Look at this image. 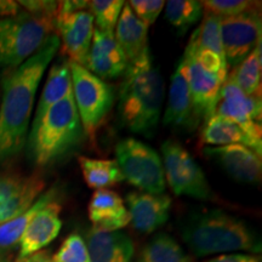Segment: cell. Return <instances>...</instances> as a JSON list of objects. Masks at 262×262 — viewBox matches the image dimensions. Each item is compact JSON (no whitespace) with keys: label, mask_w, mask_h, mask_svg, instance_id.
Segmentation results:
<instances>
[{"label":"cell","mask_w":262,"mask_h":262,"mask_svg":"<svg viewBox=\"0 0 262 262\" xmlns=\"http://www.w3.org/2000/svg\"><path fill=\"white\" fill-rule=\"evenodd\" d=\"M58 50L60 39L51 33L35 54L2 77L0 164L15 158L26 147L39 85Z\"/></svg>","instance_id":"1"},{"label":"cell","mask_w":262,"mask_h":262,"mask_svg":"<svg viewBox=\"0 0 262 262\" xmlns=\"http://www.w3.org/2000/svg\"><path fill=\"white\" fill-rule=\"evenodd\" d=\"M123 77L118 100L120 123L131 133L153 136L160 120L165 84L150 51L129 62Z\"/></svg>","instance_id":"2"},{"label":"cell","mask_w":262,"mask_h":262,"mask_svg":"<svg viewBox=\"0 0 262 262\" xmlns=\"http://www.w3.org/2000/svg\"><path fill=\"white\" fill-rule=\"evenodd\" d=\"M181 235L195 256L232 251H260V241L243 220L220 209L194 211L181 225Z\"/></svg>","instance_id":"3"},{"label":"cell","mask_w":262,"mask_h":262,"mask_svg":"<svg viewBox=\"0 0 262 262\" xmlns=\"http://www.w3.org/2000/svg\"><path fill=\"white\" fill-rule=\"evenodd\" d=\"M84 135L72 95L49 108L37 123L31 124L26 143L28 156L37 166H50L78 148Z\"/></svg>","instance_id":"4"},{"label":"cell","mask_w":262,"mask_h":262,"mask_svg":"<svg viewBox=\"0 0 262 262\" xmlns=\"http://www.w3.org/2000/svg\"><path fill=\"white\" fill-rule=\"evenodd\" d=\"M55 19L29 14L0 18V77L15 71L38 51L51 33Z\"/></svg>","instance_id":"5"},{"label":"cell","mask_w":262,"mask_h":262,"mask_svg":"<svg viewBox=\"0 0 262 262\" xmlns=\"http://www.w3.org/2000/svg\"><path fill=\"white\" fill-rule=\"evenodd\" d=\"M73 88V100L84 134L95 139L116 101V90L106 80L88 71L84 66L68 61Z\"/></svg>","instance_id":"6"},{"label":"cell","mask_w":262,"mask_h":262,"mask_svg":"<svg viewBox=\"0 0 262 262\" xmlns=\"http://www.w3.org/2000/svg\"><path fill=\"white\" fill-rule=\"evenodd\" d=\"M116 157L124 180L141 192L164 194L166 182L163 162L156 149L142 141L126 137L117 143Z\"/></svg>","instance_id":"7"},{"label":"cell","mask_w":262,"mask_h":262,"mask_svg":"<svg viewBox=\"0 0 262 262\" xmlns=\"http://www.w3.org/2000/svg\"><path fill=\"white\" fill-rule=\"evenodd\" d=\"M162 155L165 182L173 194L202 201L210 198L211 188L205 173L181 143L166 140L162 145Z\"/></svg>","instance_id":"8"},{"label":"cell","mask_w":262,"mask_h":262,"mask_svg":"<svg viewBox=\"0 0 262 262\" xmlns=\"http://www.w3.org/2000/svg\"><path fill=\"white\" fill-rule=\"evenodd\" d=\"M262 22L257 8L221 18V40L227 67H235L261 44Z\"/></svg>","instance_id":"9"},{"label":"cell","mask_w":262,"mask_h":262,"mask_svg":"<svg viewBox=\"0 0 262 262\" xmlns=\"http://www.w3.org/2000/svg\"><path fill=\"white\" fill-rule=\"evenodd\" d=\"M215 114L235 123L251 139L262 143L261 97L245 95L231 77L222 84Z\"/></svg>","instance_id":"10"},{"label":"cell","mask_w":262,"mask_h":262,"mask_svg":"<svg viewBox=\"0 0 262 262\" xmlns=\"http://www.w3.org/2000/svg\"><path fill=\"white\" fill-rule=\"evenodd\" d=\"M94 29V17L89 10L56 14L54 33L60 39V48L68 61L85 67Z\"/></svg>","instance_id":"11"},{"label":"cell","mask_w":262,"mask_h":262,"mask_svg":"<svg viewBox=\"0 0 262 262\" xmlns=\"http://www.w3.org/2000/svg\"><path fill=\"white\" fill-rule=\"evenodd\" d=\"M45 181L38 175H0V225L21 215L44 192Z\"/></svg>","instance_id":"12"},{"label":"cell","mask_w":262,"mask_h":262,"mask_svg":"<svg viewBox=\"0 0 262 262\" xmlns=\"http://www.w3.org/2000/svg\"><path fill=\"white\" fill-rule=\"evenodd\" d=\"M129 61L113 32L94 29L85 68L101 79H117L125 73Z\"/></svg>","instance_id":"13"},{"label":"cell","mask_w":262,"mask_h":262,"mask_svg":"<svg viewBox=\"0 0 262 262\" xmlns=\"http://www.w3.org/2000/svg\"><path fill=\"white\" fill-rule=\"evenodd\" d=\"M204 155L214 160L238 182H260L262 175L261 157L243 145H227L221 147H205Z\"/></svg>","instance_id":"14"},{"label":"cell","mask_w":262,"mask_h":262,"mask_svg":"<svg viewBox=\"0 0 262 262\" xmlns=\"http://www.w3.org/2000/svg\"><path fill=\"white\" fill-rule=\"evenodd\" d=\"M182 60L185 62L189 94H191L195 117L199 123L202 120L206 122L215 114L222 84L225 81L203 70L187 52L183 54Z\"/></svg>","instance_id":"15"},{"label":"cell","mask_w":262,"mask_h":262,"mask_svg":"<svg viewBox=\"0 0 262 262\" xmlns=\"http://www.w3.org/2000/svg\"><path fill=\"white\" fill-rule=\"evenodd\" d=\"M61 211L62 205L57 198L37 212L19 241L17 261L39 253L56 239L62 228Z\"/></svg>","instance_id":"16"},{"label":"cell","mask_w":262,"mask_h":262,"mask_svg":"<svg viewBox=\"0 0 262 262\" xmlns=\"http://www.w3.org/2000/svg\"><path fill=\"white\" fill-rule=\"evenodd\" d=\"M130 222L139 233L149 234L168 221L171 198L168 194L130 192L125 196Z\"/></svg>","instance_id":"17"},{"label":"cell","mask_w":262,"mask_h":262,"mask_svg":"<svg viewBox=\"0 0 262 262\" xmlns=\"http://www.w3.org/2000/svg\"><path fill=\"white\" fill-rule=\"evenodd\" d=\"M163 123L175 129L187 130L189 133L195 130L201 124L196 119L194 110H193L187 74H186L185 62L182 57L176 66V70L171 77L168 106L164 112Z\"/></svg>","instance_id":"18"},{"label":"cell","mask_w":262,"mask_h":262,"mask_svg":"<svg viewBox=\"0 0 262 262\" xmlns=\"http://www.w3.org/2000/svg\"><path fill=\"white\" fill-rule=\"evenodd\" d=\"M84 241L90 262H130L134 256V243L124 232L93 226Z\"/></svg>","instance_id":"19"},{"label":"cell","mask_w":262,"mask_h":262,"mask_svg":"<svg viewBox=\"0 0 262 262\" xmlns=\"http://www.w3.org/2000/svg\"><path fill=\"white\" fill-rule=\"evenodd\" d=\"M89 219L94 227L118 231L130 224V216L124 201L111 189H97L88 206Z\"/></svg>","instance_id":"20"},{"label":"cell","mask_w":262,"mask_h":262,"mask_svg":"<svg viewBox=\"0 0 262 262\" xmlns=\"http://www.w3.org/2000/svg\"><path fill=\"white\" fill-rule=\"evenodd\" d=\"M114 37L129 62L149 50L148 26L137 18L127 3L124 4L118 18Z\"/></svg>","instance_id":"21"},{"label":"cell","mask_w":262,"mask_h":262,"mask_svg":"<svg viewBox=\"0 0 262 262\" xmlns=\"http://www.w3.org/2000/svg\"><path fill=\"white\" fill-rule=\"evenodd\" d=\"M201 140L204 145L221 147L227 145H243L253 149L261 157L262 143L251 139L245 131L231 120L220 116H214L204 122Z\"/></svg>","instance_id":"22"},{"label":"cell","mask_w":262,"mask_h":262,"mask_svg":"<svg viewBox=\"0 0 262 262\" xmlns=\"http://www.w3.org/2000/svg\"><path fill=\"white\" fill-rule=\"evenodd\" d=\"M72 95H73V88H72V77L68 60L52 64L48 72L47 80H45L31 124L37 123L47 113L49 108Z\"/></svg>","instance_id":"23"},{"label":"cell","mask_w":262,"mask_h":262,"mask_svg":"<svg viewBox=\"0 0 262 262\" xmlns=\"http://www.w3.org/2000/svg\"><path fill=\"white\" fill-rule=\"evenodd\" d=\"M57 198V188L49 189L48 192L41 193L40 196L25 212L16 216L12 220L0 225V251L8 250V249L18 245L22 234H24L29 222L37 215V212Z\"/></svg>","instance_id":"24"},{"label":"cell","mask_w":262,"mask_h":262,"mask_svg":"<svg viewBox=\"0 0 262 262\" xmlns=\"http://www.w3.org/2000/svg\"><path fill=\"white\" fill-rule=\"evenodd\" d=\"M84 181L90 188L106 189L124 181L123 173L116 160L94 159L79 157L78 159Z\"/></svg>","instance_id":"25"},{"label":"cell","mask_w":262,"mask_h":262,"mask_svg":"<svg viewBox=\"0 0 262 262\" xmlns=\"http://www.w3.org/2000/svg\"><path fill=\"white\" fill-rule=\"evenodd\" d=\"M261 73L262 55L261 44H258L241 63L235 66L228 77L234 80V83L245 95L261 97Z\"/></svg>","instance_id":"26"},{"label":"cell","mask_w":262,"mask_h":262,"mask_svg":"<svg viewBox=\"0 0 262 262\" xmlns=\"http://www.w3.org/2000/svg\"><path fill=\"white\" fill-rule=\"evenodd\" d=\"M137 262H192L191 257L172 237L159 233L142 248Z\"/></svg>","instance_id":"27"},{"label":"cell","mask_w":262,"mask_h":262,"mask_svg":"<svg viewBox=\"0 0 262 262\" xmlns=\"http://www.w3.org/2000/svg\"><path fill=\"white\" fill-rule=\"evenodd\" d=\"M165 18L183 35L204 15L202 2L196 0H171L165 3Z\"/></svg>","instance_id":"28"},{"label":"cell","mask_w":262,"mask_h":262,"mask_svg":"<svg viewBox=\"0 0 262 262\" xmlns=\"http://www.w3.org/2000/svg\"><path fill=\"white\" fill-rule=\"evenodd\" d=\"M188 45L194 49L211 51L225 57L221 40V18L214 15L204 14L202 25L192 34Z\"/></svg>","instance_id":"29"},{"label":"cell","mask_w":262,"mask_h":262,"mask_svg":"<svg viewBox=\"0 0 262 262\" xmlns=\"http://www.w3.org/2000/svg\"><path fill=\"white\" fill-rule=\"evenodd\" d=\"M125 2L123 0H94L89 2V11L94 17L96 28L104 32H113Z\"/></svg>","instance_id":"30"},{"label":"cell","mask_w":262,"mask_h":262,"mask_svg":"<svg viewBox=\"0 0 262 262\" xmlns=\"http://www.w3.org/2000/svg\"><path fill=\"white\" fill-rule=\"evenodd\" d=\"M54 262H90L86 244L80 234L72 233L64 239L57 253L52 256Z\"/></svg>","instance_id":"31"},{"label":"cell","mask_w":262,"mask_h":262,"mask_svg":"<svg viewBox=\"0 0 262 262\" xmlns=\"http://www.w3.org/2000/svg\"><path fill=\"white\" fill-rule=\"evenodd\" d=\"M204 14L214 15L217 17H229L243 14L249 10L257 8L260 3L248 2V0H205L202 2Z\"/></svg>","instance_id":"32"},{"label":"cell","mask_w":262,"mask_h":262,"mask_svg":"<svg viewBox=\"0 0 262 262\" xmlns=\"http://www.w3.org/2000/svg\"><path fill=\"white\" fill-rule=\"evenodd\" d=\"M127 4L130 5L137 18L149 27L155 25L157 18L159 17L160 12L165 6V2L163 0H131Z\"/></svg>","instance_id":"33"},{"label":"cell","mask_w":262,"mask_h":262,"mask_svg":"<svg viewBox=\"0 0 262 262\" xmlns=\"http://www.w3.org/2000/svg\"><path fill=\"white\" fill-rule=\"evenodd\" d=\"M205 262H260L254 255L249 254H222Z\"/></svg>","instance_id":"34"},{"label":"cell","mask_w":262,"mask_h":262,"mask_svg":"<svg viewBox=\"0 0 262 262\" xmlns=\"http://www.w3.org/2000/svg\"><path fill=\"white\" fill-rule=\"evenodd\" d=\"M22 9L17 2L11 0H0V18L10 17V16L17 15L21 12Z\"/></svg>","instance_id":"35"},{"label":"cell","mask_w":262,"mask_h":262,"mask_svg":"<svg viewBox=\"0 0 262 262\" xmlns=\"http://www.w3.org/2000/svg\"><path fill=\"white\" fill-rule=\"evenodd\" d=\"M17 262H54L52 261V256L48 251H39V253H35L31 255V256L24 258V260H18Z\"/></svg>","instance_id":"36"},{"label":"cell","mask_w":262,"mask_h":262,"mask_svg":"<svg viewBox=\"0 0 262 262\" xmlns=\"http://www.w3.org/2000/svg\"><path fill=\"white\" fill-rule=\"evenodd\" d=\"M0 262H10V260L5 256V254L3 251H0Z\"/></svg>","instance_id":"37"}]
</instances>
